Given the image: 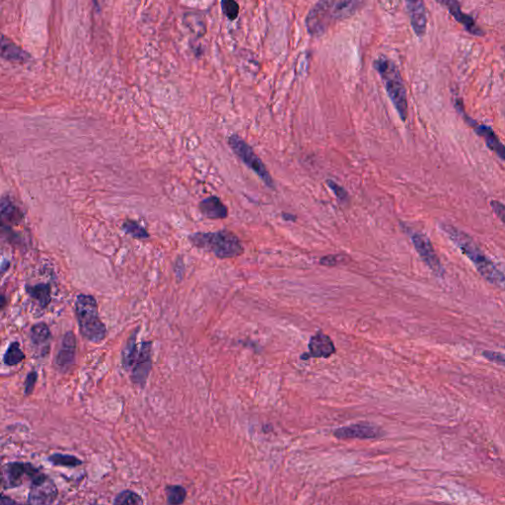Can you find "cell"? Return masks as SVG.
<instances>
[{"instance_id": "25", "label": "cell", "mask_w": 505, "mask_h": 505, "mask_svg": "<svg viewBox=\"0 0 505 505\" xmlns=\"http://www.w3.org/2000/svg\"><path fill=\"white\" fill-rule=\"evenodd\" d=\"M122 229L127 234L131 235L132 238L137 240H145L149 238V232L144 227L141 226L134 220H127L122 224Z\"/></svg>"}, {"instance_id": "18", "label": "cell", "mask_w": 505, "mask_h": 505, "mask_svg": "<svg viewBox=\"0 0 505 505\" xmlns=\"http://www.w3.org/2000/svg\"><path fill=\"white\" fill-rule=\"evenodd\" d=\"M202 216L209 219H225L228 216V209L221 199L216 196H211L202 199L199 204Z\"/></svg>"}, {"instance_id": "16", "label": "cell", "mask_w": 505, "mask_h": 505, "mask_svg": "<svg viewBox=\"0 0 505 505\" xmlns=\"http://www.w3.org/2000/svg\"><path fill=\"white\" fill-rule=\"evenodd\" d=\"M334 435L339 439H374L381 434L379 429L371 424H357L337 429L335 431Z\"/></svg>"}, {"instance_id": "22", "label": "cell", "mask_w": 505, "mask_h": 505, "mask_svg": "<svg viewBox=\"0 0 505 505\" xmlns=\"http://www.w3.org/2000/svg\"><path fill=\"white\" fill-rule=\"evenodd\" d=\"M1 222H17L22 219L21 211L8 197H4L1 202Z\"/></svg>"}, {"instance_id": "28", "label": "cell", "mask_w": 505, "mask_h": 505, "mask_svg": "<svg viewBox=\"0 0 505 505\" xmlns=\"http://www.w3.org/2000/svg\"><path fill=\"white\" fill-rule=\"evenodd\" d=\"M221 9L225 16L231 21L238 17L239 5L235 0H221Z\"/></svg>"}, {"instance_id": "24", "label": "cell", "mask_w": 505, "mask_h": 505, "mask_svg": "<svg viewBox=\"0 0 505 505\" xmlns=\"http://www.w3.org/2000/svg\"><path fill=\"white\" fill-rule=\"evenodd\" d=\"M49 461L54 466L67 467V468H76L82 464L81 460L77 457L61 453L51 455Z\"/></svg>"}, {"instance_id": "9", "label": "cell", "mask_w": 505, "mask_h": 505, "mask_svg": "<svg viewBox=\"0 0 505 505\" xmlns=\"http://www.w3.org/2000/svg\"><path fill=\"white\" fill-rule=\"evenodd\" d=\"M59 491L51 477L42 472L41 476L31 482L27 504H52L56 501Z\"/></svg>"}, {"instance_id": "11", "label": "cell", "mask_w": 505, "mask_h": 505, "mask_svg": "<svg viewBox=\"0 0 505 505\" xmlns=\"http://www.w3.org/2000/svg\"><path fill=\"white\" fill-rule=\"evenodd\" d=\"M151 367L152 344L150 342L145 341L141 344L139 356H137L134 368H132L131 376L132 383L139 387V388H144L147 379H149Z\"/></svg>"}, {"instance_id": "1", "label": "cell", "mask_w": 505, "mask_h": 505, "mask_svg": "<svg viewBox=\"0 0 505 505\" xmlns=\"http://www.w3.org/2000/svg\"><path fill=\"white\" fill-rule=\"evenodd\" d=\"M364 0H318L305 19L310 36L320 37L337 22L352 16L361 8Z\"/></svg>"}, {"instance_id": "3", "label": "cell", "mask_w": 505, "mask_h": 505, "mask_svg": "<svg viewBox=\"0 0 505 505\" xmlns=\"http://www.w3.org/2000/svg\"><path fill=\"white\" fill-rule=\"evenodd\" d=\"M190 242L197 248L211 253L219 259H231L243 255L244 246L236 234L229 230L197 232L190 235Z\"/></svg>"}, {"instance_id": "36", "label": "cell", "mask_w": 505, "mask_h": 505, "mask_svg": "<svg viewBox=\"0 0 505 505\" xmlns=\"http://www.w3.org/2000/svg\"><path fill=\"white\" fill-rule=\"evenodd\" d=\"M504 52H505V49H504Z\"/></svg>"}, {"instance_id": "30", "label": "cell", "mask_w": 505, "mask_h": 505, "mask_svg": "<svg viewBox=\"0 0 505 505\" xmlns=\"http://www.w3.org/2000/svg\"><path fill=\"white\" fill-rule=\"evenodd\" d=\"M37 377H39V374H37V372L35 371V370L27 375L24 383V393L26 396H30V395L33 393L35 386H36L37 381Z\"/></svg>"}, {"instance_id": "7", "label": "cell", "mask_w": 505, "mask_h": 505, "mask_svg": "<svg viewBox=\"0 0 505 505\" xmlns=\"http://www.w3.org/2000/svg\"><path fill=\"white\" fill-rule=\"evenodd\" d=\"M42 472L30 463L12 462L4 467V484L7 489L22 486L25 482H32L37 479Z\"/></svg>"}, {"instance_id": "4", "label": "cell", "mask_w": 505, "mask_h": 505, "mask_svg": "<svg viewBox=\"0 0 505 505\" xmlns=\"http://www.w3.org/2000/svg\"><path fill=\"white\" fill-rule=\"evenodd\" d=\"M373 66L381 77L387 94L397 114L402 122H406L409 116V105H407V90L402 81L401 72L396 64L386 57L377 59Z\"/></svg>"}, {"instance_id": "2", "label": "cell", "mask_w": 505, "mask_h": 505, "mask_svg": "<svg viewBox=\"0 0 505 505\" xmlns=\"http://www.w3.org/2000/svg\"><path fill=\"white\" fill-rule=\"evenodd\" d=\"M445 234L452 240V242L468 257L474 264L477 271L487 282L492 286L505 290V274L494 265V262L482 252L468 234L465 233L451 224L440 225Z\"/></svg>"}, {"instance_id": "29", "label": "cell", "mask_w": 505, "mask_h": 505, "mask_svg": "<svg viewBox=\"0 0 505 505\" xmlns=\"http://www.w3.org/2000/svg\"><path fill=\"white\" fill-rule=\"evenodd\" d=\"M327 185L329 186L330 189L334 192L335 196L339 202H344L349 201V194L344 187L339 186L337 182L332 181V180H327Z\"/></svg>"}, {"instance_id": "31", "label": "cell", "mask_w": 505, "mask_h": 505, "mask_svg": "<svg viewBox=\"0 0 505 505\" xmlns=\"http://www.w3.org/2000/svg\"><path fill=\"white\" fill-rule=\"evenodd\" d=\"M482 356L489 361L494 362V364L504 365L505 366V354L499 352L484 351L482 352Z\"/></svg>"}, {"instance_id": "20", "label": "cell", "mask_w": 505, "mask_h": 505, "mask_svg": "<svg viewBox=\"0 0 505 505\" xmlns=\"http://www.w3.org/2000/svg\"><path fill=\"white\" fill-rule=\"evenodd\" d=\"M27 294L32 299L36 300L41 308L45 309L49 306L52 301V287L49 284H39L36 286H26Z\"/></svg>"}, {"instance_id": "10", "label": "cell", "mask_w": 505, "mask_h": 505, "mask_svg": "<svg viewBox=\"0 0 505 505\" xmlns=\"http://www.w3.org/2000/svg\"><path fill=\"white\" fill-rule=\"evenodd\" d=\"M412 244L422 261L426 265L436 276L442 277L444 274L443 267L440 262L436 252L432 246L431 240L426 235L419 233V232H412L411 234Z\"/></svg>"}, {"instance_id": "32", "label": "cell", "mask_w": 505, "mask_h": 505, "mask_svg": "<svg viewBox=\"0 0 505 505\" xmlns=\"http://www.w3.org/2000/svg\"><path fill=\"white\" fill-rule=\"evenodd\" d=\"M491 207L492 211L494 212V214H496V216L501 219L502 224L505 225V204H502L501 202L492 199L491 202Z\"/></svg>"}, {"instance_id": "27", "label": "cell", "mask_w": 505, "mask_h": 505, "mask_svg": "<svg viewBox=\"0 0 505 505\" xmlns=\"http://www.w3.org/2000/svg\"><path fill=\"white\" fill-rule=\"evenodd\" d=\"M144 501L141 496L137 494V492L129 491H124L120 492L119 494L115 499L114 504H142Z\"/></svg>"}, {"instance_id": "23", "label": "cell", "mask_w": 505, "mask_h": 505, "mask_svg": "<svg viewBox=\"0 0 505 505\" xmlns=\"http://www.w3.org/2000/svg\"><path fill=\"white\" fill-rule=\"evenodd\" d=\"M24 359L25 354L21 347H20L19 342H13L10 344L8 349H7L6 352H5L4 361V364L8 365V366H14V365L23 361Z\"/></svg>"}, {"instance_id": "6", "label": "cell", "mask_w": 505, "mask_h": 505, "mask_svg": "<svg viewBox=\"0 0 505 505\" xmlns=\"http://www.w3.org/2000/svg\"><path fill=\"white\" fill-rule=\"evenodd\" d=\"M228 144L231 149L233 150L234 153L243 161V163L247 167H249L252 171H254L267 187L274 189V182L272 178L271 174L267 171L266 165L262 163L260 157L255 153L252 147L237 134H233V136L229 137Z\"/></svg>"}, {"instance_id": "15", "label": "cell", "mask_w": 505, "mask_h": 505, "mask_svg": "<svg viewBox=\"0 0 505 505\" xmlns=\"http://www.w3.org/2000/svg\"><path fill=\"white\" fill-rule=\"evenodd\" d=\"M309 354L305 356L313 359H327L336 352V347L331 337L320 331L310 339L308 344ZM307 357V359H308Z\"/></svg>"}, {"instance_id": "19", "label": "cell", "mask_w": 505, "mask_h": 505, "mask_svg": "<svg viewBox=\"0 0 505 505\" xmlns=\"http://www.w3.org/2000/svg\"><path fill=\"white\" fill-rule=\"evenodd\" d=\"M1 57L14 64H25L32 59L28 52H25L5 36H2L1 40Z\"/></svg>"}, {"instance_id": "35", "label": "cell", "mask_w": 505, "mask_h": 505, "mask_svg": "<svg viewBox=\"0 0 505 505\" xmlns=\"http://www.w3.org/2000/svg\"><path fill=\"white\" fill-rule=\"evenodd\" d=\"M282 217L287 220V221H295V220H296V217L291 216V214H282Z\"/></svg>"}, {"instance_id": "8", "label": "cell", "mask_w": 505, "mask_h": 505, "mask_svg": "<svg viewBox=\"0 0 505 505\" xmlns=\"http://www.w3.org/2000/svg\"><path fill=\"white\" fill-rule=\"evenodd\" d=\"M456 108L461 112L465 122L474 129V132H476L477 136L484 139L487 146L489 147L494 154H497L499 158L505 161V145L502 144L499 137H497L496 132H494V129H492L491 127L487 126V124H480V122L470 117L465 112L463 104H462L460 100H456Z\"/></svg>"}, {"instance_id": "21", "label": "cell", "mask_w": 505, "mask_h": 505, "mask_svg": "<svg viewBox=\"0 0 505 505\" xmlns=\"http://www.w3.org/2000/svg\"><path fill=\"white\" fill-rule=\"evenodd\" d=\"M137 332H132V336L127 339L126 346L122 349V364L124 369L129 370L131 367H134V362H136L137 356H139V352L137 351Z\"/></svg>"}, {"instance_id": "13", "label": "cell", "mask_w": 505, "mask_h": 505, "mask_svg": "<svg viewBox=\"0 0 505 505\" xmlns=\"http://www.w3.org/2000/svg\"><path fill=\"white\" fill-rule=\"evenodd\" d=\"M405 2L414 33L419 37H424L427 26L426 9L424 0H405Z\"/></svg>"}, {"instance_id": "14", "label": "cell", "mask_w": 505, "mask_h": 505, "mask_svg": "<svg viewBox=\"0 0 505 505\" xmlns=\"http://www.w3.org/2000/svg\"><path fill=\"white\" fill-rule=\"evenodd\" d=\"M437 2L441 5H444L450 14L454 17L456 21H458L460 24L463 25L465 29L469 32L472 36L482 37L484 33V31L479 26H477V22L475 19L470 15L465 14L461 9V5H460L458 0H437Z\"/></svg>"}, {"instance_id": "17", "label": "cell", "mask_w": 505, "mask_h": 505, "mask_svg": "<svg viewBox=\"0 0 505 505\" xmlns=\"http://www.w3.org/2000/svg\"><path fill=\"white\" fill-rule=\"evenodd\" d=\"M30 339L32 344L37 349V354L41 356L49 354L50 347H51L52 334L51 330L46 323H37L31 327L30 332Z\"/></svg>"}, {"instance_id": "26", "label": "cell", "mask_w": 505, "mask_h": 505, "mask_svg": "<svg viewBox=\"0 0 505 505\" xmlns=\"http://www.w3.org/2000/svg\"><path fill=\"white\" fill-rule=\"evenodd\" d=\"M167 496V504H182L186 501L187 491L182 486H168L165 489Z\"/></svg>"}, {"instance_id": "34", "label": "cell", "mask_w": 505, "mask_h": 505, "mask_svg": "<svg viewBox=\"0 0 505 505\" xmlns=\"http://www.w3.org/2000/svg\"><path fill=\"white\" fill-rule=\"evenodd\" d=\"M1 501H2V504H17L16 501H13V499H9L8 497H5L4 494H2V496H1Z\"/></svg>"}, {"instance_id": "12", "label": "cell", "mask_w": 505, "mask_h": 505, "mask_svg": "<svg viewBox=\"0 0 505 505\" xmlns=\"http://www.w3.org/2000/svg\"><path fill=\"white\" fill-rule=\"evenodd\" d=\"M75 357H76V337L74 332L69 331L62 337L61 346L54 357V364L61 371L67 372L74 366Z\"/></svg>"}, {"instance_id": "33", "label": "cell", "mask_w": 505, "mask_h": 505, "mask_svg": "<svg viewBox=\"0 0 505 505\" xmlns=\"http://www.w3.org/2000/svg\"><path fill=\"white\" fill-rule=\"evenodd\" d=\"M344 256H342V255H334V256H326L324 257L323 259L320 260V262H321L323 266H327V267H334L337 266V264H339V262H344Z\"/></svg>"}, {"instance_id": "5", "label": "cell", "mask_w": 505, "mask_h": 505, "mask_svg": "<svg viewBox=\"0 0 505 505\" xmlns=\"http://www.w3.org/2000/svg\"><path fill=\"white\" fill-rule=\"evenodd\" d=\"M75 313L80 334L85 339L100 344L107 336V327L99 317L98 304L92 295H77L75 301Z\"/></svg>"}]
</instances>
